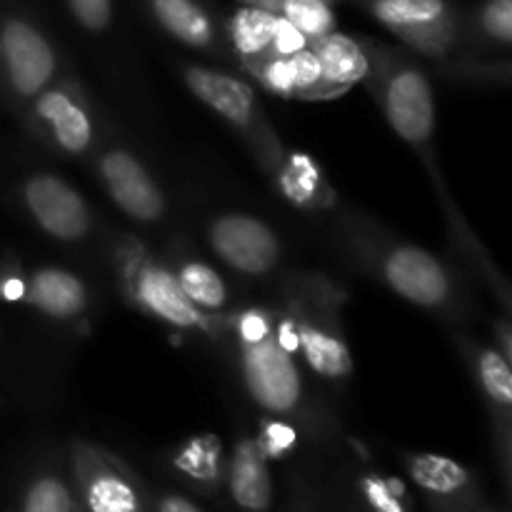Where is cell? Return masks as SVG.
<instances>
[{
  "instance_id": "1",
  "label": "cell",
  "mask_w": 512,
  "mask_h": 512,
  "mask_svg": "<svg viewBox=\"0 0 512 512\" xmlns=\"http://www.w3.org/2000/svg\"><path fill=\"white\" fill-rule=\"evenodd\" d=\"M183 80L195 98L203 100L218 115H223L240 133L253 138L265 168H278V163L283 160V148L275 140V133H270L268 125H265L263 110H260L258 98L248 83L223 73V70L205 68V65H188L183 70Z\"/></svg>"
},
{
  "instance_id": "2",
  "label": "cell",
  "mask_w": 512,
  "mask_h": 512,
  "mask_svg": "<svg viewBox=\"0 0 512 512\" xmlns=\"http://www.w3.org/2000/svg\"><path fill=\"white\" fill-rule=\"evenodd\" d=\"M123 285L135 308L153 315L160 323L178 330H200L215 333L213 315L203 313L198 305L190 303L188 295L180 288L173 270L148 258L140 250L130 248L123 253Z\"/></svg>"
},
{
  "instance_id": "3",
  "label": "cell",
  "mask_w": 512,
  "mask_h": 512,
  "mask_svg": "<svg viewBox=\"0 0 512 512\" xmlns=\"http://www.w3.org/2000/svg\"><path fill=\"white\" fill-rule=\"evenodd\" d=\"M375 75V93L388 123L405 143L425 148L435 130V98L428 75L418 65L390 58L388 53L380 58Z\"/></svg>"
},
{
  "instance_id": "4",
  "label": "cell",
  "mask_w": 512,
  "mask_h": 512,
  "mask_svg": "<svg viewBox=\"0 0 512 512\" xmlns=\"http://www.w3.org/2000/svg\"><path fill=\"white\" fill-rule=\"evenodd\" d=\"M0 63L13 93L33 100L58 78V53L35 20L8 13L0 23Z\"/></svg>"
},
{
  "instance_id": "5",
  "label": "cell",
  "mask_w": 512,
  "mask_h": 512,
  "mask_svg": "<svg viewBox=\"0 0 512 512\" xmlns=\"http://www.w3.org/2000/svg\"><path fill=\"white\" fill-rule=\"evenodd\" d=\"M368 10L420 53L445 55L458 40V13L450 0H370Z\"/></svg>"
},
{
  "instance_id": "6",
  "label": "cell",
  "mask_w": 512,
  "mask_h": 512,
  "mask_svg": "<svg viewBox=\"0 0 512 512\" xmlns=\"http://www.w3.org/2000/svg\"><path fill=\"white\" fill-rule=\"evenodd\" d=\"M385 283L418 308L440 310L453 303L455 283L443 260L418 245L395 243L380 255Z\"/></svg>"
},
{
  "instance_id": "7",
  "label": "cell",
  "mask_w": 512,
  "mask_h": 512,
  "mask_svg": "<svg viewBox=\"0 0 512 512\" xmlns=\"http://www.w3.org/2000/svg\"><path fill=\"white\" fill-rule=\"evenodd\" d=\"M23 203L38 228L63 243L83 240L93 228V213L85 198L60 175H30L23 183Z\"/></svg>"
},
{
  "instance_id": "8",
  "label": "cell",
  "mask_w": 512,
  "mask_h": 512,
  "mask_svg": "<svg viewBox=\"0 0 512 512\" xmlns=\"http://www.w3.org/2000/svg\"><path fill=\"white\" fill-rule=\"evenodd\" d=\"M240 365L248 393L273 415L293 413L303 398V380L295 355L280 348L273 338L253 348H240Z\"/></svg>"
},
{
  "instance_id": "9",
  "label": "cell",
  "mask_w": 512,
  "mask_h": 512,
  "mask_svg": "<svg viewBox=\"0 0 512 512\" xmlns=\"http://www.w3.org/2000/svg\"><path fill=\"white\" fill-rule=\"evenodd\" d=\"M213 253L243 275H265L278 265L280 240L260 218L245 213H225L208 228Z\"/></svg>"
},
{
  "instance_id": "10",
  "label": "cell",
  "mask_w": 512,
  "mask_h": 512,
  "mask_svg": "<svg viewBox=\"0 0 512 512\" xmlns=\"http://www.w3.org/2000/svg\"><path fill=\"white\" fill-rule=\"evenodd\" d=\"M33 123L55 150L65 155L90 153L95 143V120L78 88L53 83L33 100Z\"/></svg>"
},
{
  "instance_id": "11",
  "label": "cell",
  "mask_w": 512,
  "mask_h": 512,
  "mask_svg": "<svg viewBox=\"0 0 512 512\" xmlns=\"http://www.w3.org/2000/svg\"><path fill=\"white\" fill-rule=\"evenodd\" d=\"M98 175L108 198L135 223H158L165 215V198L158 183L130 150H105L98 158Z\"/></svg>"
},
{
  "instance_id": "12",
  "label": "cell",
  "mask_w": 512,
  "mask_h": 512,
  "mask_svg": "<svg viewBox=\"0 0 512 512\" xmlns=\"http://www.w3.org/2000/svg\"><path fill=\"white\" fill-rule=\"evenodd\" d=\"M245 68L268 93L278 98H323V78H320V63L315 58L313 45L293 55L255 60Z\"/></svg>"
},
{
  "instance_id": "13",
  "label": "cell",
  "mask_w": 512,
  "mask_h": 512,
  "mask_svg": "<svg viewBox=\"0 0 512 512\" xmlns=\"http://www.w3.org/2000/svg\"><path fill=\"white\" fill-rule=\"evenodd\" d=\"M78 468L90 512H143L138 490L103 455L90 448H80Z\"/></svg>"
},
{
  "instance_id": "14",
  "label": "cell",
  "mask_w": 512,
  "mask_h": 512,
  "mask_svg": "<svg viewBox=\"0 0 512 512\" xmlns=\"http://www.w3.org/2000/svg\"><path fill=\"white\" fill-rule=\"evenodd\" d=\"M315 58L320 63V78H323V98H335L355 83L370 75L368 45L355 40L353 35L330 33L313 43Z\"/></svg>"
},
{
  "instance_id": "15",
  "label": "cell",
  "mask_w": 512,
  "mask_h": 512,
  "mask_svg": "<svg viewBox=\"0 0 512 512\" xmlns=\"http://www.w3.org/2000/svg\"><path fill=\"white\" fill-rule=\"evenodd\" d=\"M88 288L75 273L55 265L35 268L28 275L25 303L53 320H73L88 308Z\"/></svg>"
},
{
  "instance_id": "16",
  "label": "cell",
  "mask_w": 512,
  "mask_h": 512,
  "mask_svg": "<svg viewBox=\"0 0 512 512\" xmlns=\"http://www.w3.org/2000/svg\"><path fill=\"white\" fill-rule=\"evenodd\" d=\"M155 23L178 43L195 50H210L218 45L213 15L200 0H145Z\"/></svg>"
},
{
  "instance_id": "17",
  "label": "cell",
  "mask_w": 512,
  "mask_h": 512,
  "mask_svg": "<svg viewBox=\"0 0 512 512\" xmlns=\"http://www.w3.org/2000/svg\"><path fill=\"white\" fill-rule=\"evenodd\" d=\"M230 495L248 512H265L273 500V483L268 458L260 453L255 440H240L230 460Z\"/></svg>"
},
{
  "instance_id": "18",
  "label": "cell",
  "mask_w": 512,
  "mask_h": 512,
  "mask_svg": "<svg viewBox=\"0 0 512 512\" xmlns=\"http://www.w3.org/2000/svg\"><path fill=\"white\" fill-rule=\"evenodd\" d=\"M298 353L320 378L343 380L353 373V358L338 330L298 320Z\"/></svg>"
},
{
  "instance_id": "19",
  "label": "cell",
  "mask_w": 512,
  "mask_h": 512,
  "mask_svg": "<svg viewBox=\"0 0 512 512\" xmlns=\"http://www.w3.org/2000/svg\"><path fill=\"white\" fill-rule=\"evenodd\" d=\"M280 15L260 5H240L228 20V38L243 65L255 63L273 55L275 33H278Z\"/></svg>"
},
{
  "instance_id": "20",
  "label": "cell",
  "mask_w": 512,
  "mask_h": 512,
  "mask_svg": "<svg viewBox=\"0 0 512 512\" xmlns=\"http://www.w3.org/2000/svg\"><path fill=\"white\" fill-rule=\"evenodd\" d=\"M278 175V188L298 208H320L330 203V193L320 175L318 165L305 153H283V160L273 170Z\"/></svg>"
},
{
  "instance_id": "21",
  "label": "cell",
  "mask_w": 512,
  "mask_h": 512,
  "mask_svg": "<svg viewBox=\"0 0 512 512\" xmlns=\"http://www.w3.org/2000/svg\"><path fill=\"white\" fill-rule=\"evenodd\" d=\"M173 273L183 293L190 298V303L198 305L203 313L215 315L228 308V285H225L223 275L210 268L208 263H203V260H183Z\"/></svg>"
},
{
  "instance_id": "22",
  "label": "cell",
  "mask_w": 512,
  "mask_h": 512,
  "mask_svg": "<svg viewBox=\"0 0 512 512\" xmlns=\"http://www.w3.org/2000/svg\"><path fill=\"white\" fill-rule=\"evenodd\" d=\"M473 353H475L473 363H475V373H478L480 388H483V393L488 395L493 408H498L500 413H508L512 405L510 360L505 358L500 350L480 348V345H475Z\"/></svg>"
},
{
  "instance_id": "23",
  "label": "cell",
  "mask_w": 512,
  "mask_h": 512,
  "mask_svg": "<svg viewBox=\"0 0 512 512\" xmlns=\"http://www.w3.org/2000/svg\"><path fill=\"white\" fill-rule=\"evenodd\" d=\"M410 473L420 488L430 490L435 495H455L468 485L470 475L455 460L443 455H415L410 460Z\"/></svg>"
},
{
  "instance_id": "24",
  "label": "cell",
  "mask_w": 512,
  "mask_h": 512,
  "mask_svg": "<svg viewBox=\"0 0 512 512\" xmlns=\"http://www.w3.org/2000/svg\"><path fill=\"white\" fill-rule=\"evenodd\" d=\"M275 13L288 20L310 43L335 33V10L330 0H278Z\"/></svg>"
},
{
  "instance_id": "25",
  "label": "cell",
  "mask_w": 512,
  "mask_h": 512,
  "mask_svg": "<svg viewBox=\"0 0 512 512\" xmlns=\"http://www.w3.org/2000/svg\"><path fill=\"white\" fill-rule=\"evenodd\" d=\"M218 460H220V445L218 440L203 435V438H195L185 445L183 450L175 458V468L183 470L185 475L195 480H203L210 483L218 478Z\"/></svg>"
},
{
  "instance_id": "26",
  "label": "cell",
  "mask_w": 512,
  "mask_h": 512,
  "mask_svg": "<svg viewBox=\"0 0 512 512\" xmlns=\"http://www.w3.org/2000/svg\"><path fill=\"white\" fill-rule=\"evenodd\" d=\"M23 512H73V495L63 480L43 475L25 490Z\"/></svg>"
},
{
  "instance_id": "27",
  "label": "cell",
  "mask_w": 512,
  "mask_h": 512,
  "mask_svg": "<svg viewBox=\"0 0 512 512\" xmlns=\"http://www.w3.org/2000/svg\"><path fill=\"white\" fill-rule=\"evenodd\" d=\"M273 330L275 315H270L263 308L240 310L233 318V333L240 348H253V345L265 343L268 338H273Z\"/></svg>"
},
{
  "instance_id": "28",
  "label": "cell",
  "mask_w": 512,
  "mask_h": 512,
  "mask_svg": "<svg viewBox=\"0 0 512 512\" xmlns=\"http://www.w3.org/2000/svg\"><path fill=\"white\" fill-rule=\"evenodd\" d=\"M480 30L493 43L510 45L512 40V0H485L478 13Z\"/></svg>"
},
{
  "instance_id": "29",
  "label": "cell",
  "mask_w": 512,
  "mask_h": 512,
  "mask_svg": "<svg viewBox=\"0 0 512 512\" xmlns=\"http://www.w3.org/2000/svg\"><path fill=\"white\" fill-rule=\"evenodd\" d=\"M70 15L88 33H103L113 23V0H65Z\"/></svg>"
},
{
  "instance_id": "30",
  "label": "cell",
  "mask_w": 512,
  "mask_h": 512,
  "mask_svg": "<svg viewBox=\"0 0 512 512\" xmlns=\"http://www.w3.org/2000/svg\"><path fill=\"white\" fill-rule=\"evenodd\" d=\"M295 440H298V435H295V430L288 423H283V420H268L255 443H258L260 453L270 460L283 458L285 453H290L295 448Z\"/></svg>"
},
{
  "instance_id": "31",
  "label": "cell",
  "mask_w": 512,
  "mask_h": 512,
  "mask_svg": "<svg viewBox=\"0 0 512 512\" xmlns=\"http://www.w3.org/2000/svg\"><path fill=\"white\" fill-rule=\"evenodd\" d=\"M363 490L368 495L370 505L378 512H405L403 508V485L398 480H383V478H365Z\"/></svg>"
},
{
  "instance_id": "32",
  "label": "cell",
  "mask_w": 512,
  "mask_h": 512,
  "mask_svg": "<svg viewBox=\"0 0 512 512\" xmlns=\"http://www.w3.org/2000/svg\"><path fill=\"white\" fill-rule=\"evenodd\" d=\"M25 295H28V275L20 273L18 268L0 270V300L25 303Z\"/></svg>"
},
{
  "instance_id": "33",
  "label": "cell",
  "mask_w": 512,
  "mask_h": 512,
  "mask_svg": "<svg viewBox=\"0 0 512 512\" xmlns=\"http://www.w3.org/2000/svg\"><path fill=\"white\" fill-rule=\"evenodd\" d=\"M158 512H200L190 500L180 498V495H168V498L160 500Z\"/></svg>"
},
{
  "instance_id": "34",
  "label": "cell",
  "mask_w": 512,
  "mask_h": 512,
  "mask_svg": "<svg viewBox=\"0 0 512 512\" xmlns=\"http://www.w3.org/2000/svg\"><path fill=\"white\" fill-rule=\"evenodd\" d=\"M245 5H260V8H270L273 10L278 5V0H243Z\"/></svg>"
}]
</instances>
